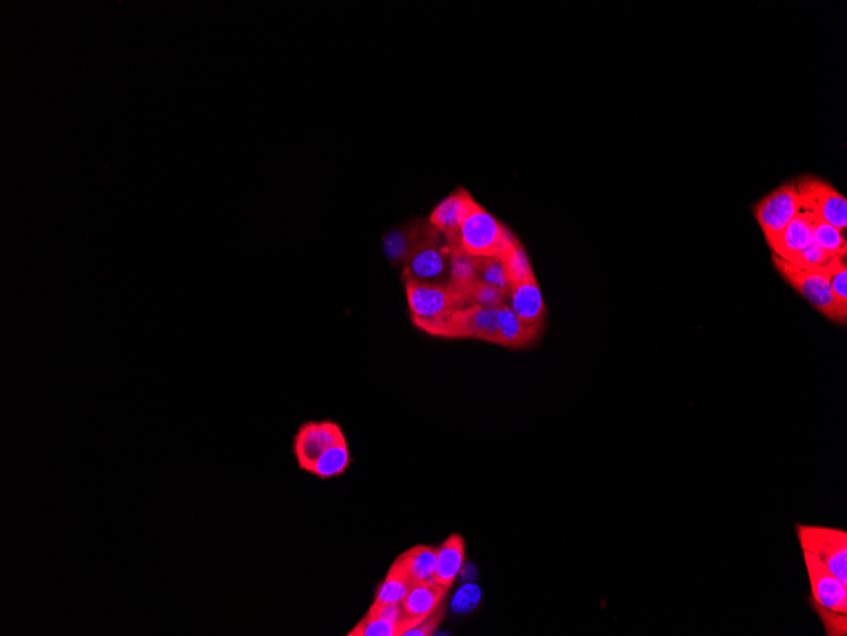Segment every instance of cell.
Here are the masks:
<instances>
[{
    "instance_id": "8992f818",
    "label": "cell",
    "mask_w": 847,
    "mask_h": 636,
    "mask_svg": "<svg viewBox=\"0 0 847 636\" xmlns=\"http://www.w3.org/2000/svg\"><path fill=\"white\" fill-rule=\"evenodd\" d=\"M799 212H801V202H799L796 182L775 188L763 200L757 202L754 215L757 224L763 230L768 246L778 239Z\"/></svg>"
},
{
    "instance_id": "5b68a950",
    "label": "cell",
    "mask_w": 847,
    "mask_h": 636,
    "mask_svg": "<svg viewBox=\"0 0 847 636\" xmlns=\"http://www.w3.org/2000/svg\"><path fill=\"white\" fill-rule=\"evenodd\" d=\"M803 551L816 555L847 586V532L835 527L796 525Z\"/></svg>"
},
{
    "instance_id": "e0dca14e",
    "label": "cell",
    "mask_w": 847,
    "mask_h": 636,
    "mask_svg": "<svg viewBox=\"0 0 847 636\" xmlns=\"http://www.w3.org/2000/svg\"><path fill=\"white\" fill-rule=\"evenodd\" d=\"M541 328L529 327L517 314L504 304L498 314V345L522 348L531 345L541 333Z\"/></svg>"
},
{
    "instance_id": "3957f363",
    "label": "cell",
    "mask_w": 847,
    "mask_h": 636,
    "mask_svg": "<svg viewBox=\"0 0 847 636\" xmlns=\"http://www.w3.org/2000/svg\"><path fill=\"white\" fill-rule=\"evenodd\" d=\"M773 265L776 271L783 276L794 290L801 294L804 299L811 303L831 322L845 325L847 310L841 308L832 294L830 282H828L823 270H803L790 263L783 261L773 254Z\"/></svg>"
},
{
    "instance_id": "4316f807",
    "label": "cell",
    "mask_w": 847,
    "mask_h": 636,
    "mask_svg": "<svg viewBox=\"0 0 847 636\" xmlns=\"http://www.w3.org/2000/svg\"><path fill=\"white\" fill-rule=\"evenodd\" d=\"M506 298L508 295H505L503 291L481 282H475L466 294L468 306L477 305L482 308H500L505 304Z\"/></svg>"
},
{
    "instance_id": "ac0fdd59",
    "label": "cell",
    "mask_w": 847,
    "mask_h": 636,
    "mask_svg": "<svg viewBox=\"0 0 847 636\" xmlns=\"http://www.w3.org/2000/svg\"><path fill=\"white\" fill-rule=\"evenodd\" d=\"M396 562L402 565L414 584L432 581L437 564V549L428 545H416L402 553Z\"/></svg>"
},
{
    "instance_id": "f546056e",
    "label": "cell",
    "mask_w": 847,
    "mask_h": 636,
    "mask_svg": "<svg viewBox=\"0 0 847 636\" xmlns=\"http://www.w3.org/2000/svg\"><path fill=\"white\" fill-rule=\"evenodd\" d=\"M444 617H446V605L443 603V605L440 606L438 610H435L432 615L428 616L427 619L421 621V623L414 626L413 629L406 631L404 636L433 635L439 628V625L443 623Z\"/></svg>"
},
{
    "instance_id": "d6986e66",
    "label": "cell",
    "mask_w": 847,
    "mask_h": 636,
    "mask_svg": "<svg viewBox=\"0 0 847 636\" xmlns=\"http://www.w3.org/2000/svg\"><path fill=\"white\" fill-rule=\"evenodd\" d=\"M408 573L402 568L399 562L392 563L388 570L385 581L381 583L376 592L375 601L380 605H391V603H401L405 596L408 595L410 588L413 587Z\"/></svg>"
},
{
    "instance_id": "7a4b0ae2",
    "label": "cell",
    "mask_w": 847,
    "mask_h": 636,
    "mask_svg": "<svg viewBox=\"0 0 847 636\" xmlns=\"http://www.w3.org/2000/svg\"><path fill=\"white\" fill-rule=\"evenodd\" d=\"M451 251H461L472 258H503L515 239L505 226L477 205L463 221L456 234L444 237Z\"/></svg>"
},
{
    "instance_id": "6da1fadb",
    "label": "cell",
    "mask_w": 847,
    "mask_h": 636,
    "mask_svg": "<svg viewBox=\"0 0 847 636\" xmlns=\"http://www.w3.org/2000/svg\"><path fill=\"white\" fill-rule=\"evenodd\" d=\"M411 319L430 336L448 338L454 313L467 308L466 300L448 284L404 279Z\"/></svg>"
},
{
    "instance_id": "ba28073f",
    "label": "cell",
    "mask_w": 847,
    "mask_h": 636,
    "mask_svg": "<svg viewBox=\"0 0 847 636\" xmlns=\"http://www.w3.org/2000/svg\"><path fill=\"white\" fill-rule=\"evenodd\" d=\"M342 444H347V438L337 422H306L293 438V454L300 469L310 473L324 452Z\"/></svg>"
},
{
    "instance_id": "9c48e42d",
    "label": "cell",
    "mask_w": 847,
    "mask_h": 636,
    "mask_svg": "<svg viewBox=\"0 0 847 636\" xmlns=\"http://www.w3.org/2000/svg\"><path fill=\"white\" fill-rule=\"evenodd\" d=\"M812 601L817 607L828 611L847 614V586L818 559L816 555L803 551Z\"/></svg>"
},
{
    "instance_id": "4fadbf2b",
    "label": "cell",
    "mask_w": 847,
    "mask_h": 636,
    "mask_svg": "<svg viewBox=\"0 0 847 636\" xmlns=\"http://www.w3.org/2000/svg\"><path fill=\"white\" fill-rule=\"evenodd\" d=\"M476 206L477 202L472 199L470 193L460 188L435 207L429 223L444 237H449L460 230L463 221Z\"/></svg>"
},
{
    "instance_id": "484cf974",
    "label": "cell",
    "mask_w": 847,
    "mask_h": 636,
    "mask_svg": "<svg viewBox=\"0 0 847 636\" xmlns=\"http://www.w3.org/2000/svg\"><path fill=\"white\" fill-rule=\"evenodd\" d=\"M349 636H400L399 625L392 623L383 617L367 612V615L359 621Z\"/></svg>"
},
{
    "instance_id": "d4e9b609",
    "label": "cell",
    "mask_w": 847,
    "mask_h": 636,
    "mask_svg": "<svg viewBox=\"0 0 847 636\" xmlns=\"http://www.w3.org/2000/svg\"><path fill=\"white\" fill-rule=\"evenodd\" d=\"M837 303L847 310V266L845 257H834L823 268Z\"/></svg>"
},
{
    "instance_id": "7402d4cb",
    "label": "cell",
    "mask_w": 847,
    "mask_h": 636,
    "mask_svg": "<svg viewBox=\"0 0 847 636\" xmlns=\"http://www.w3.org/2000/svg\"><path fill=\"white\" fill-rule=\"evenodd\" d=\"M811 220L813 242L817 243L828 256L846 257L847 243L841 230L812 215Z\"/></svg>"
},
{
    "instance_id": "ffe728a7",
    "label": "cell",
    "mask_w": 847,
    "mask_h": 636,
    "mask_svg": "<svg viewBox=\"0 0 847 636\" xmlns=\"http://www.w3.org/2000/svg\"><path fill=\"white\" fill-rule=\"evenodd\" d=\"M350 463L352 458L348 444L334 446L317 459L310 474L324 480L338 478L348 470Z\"/></svg>"
},
{
    "instance_id": "f1b7e54d",
    "label": "cell",
    "mask_w": 847,
    "mask_h": 636,
    "mask_svg": "<svg viewBox=\"0 0 847 636\" xmlns=\"http://www.w3.org/2000/svg\"><path fill=\"white\" fill-rule=\"evenodd\" d=\"M481 600V590L476 584H466L458 590L453 600V610L457 614H468L476 609Z\"/></svg>"
},
{
    "instance_id": "277c9868",
    "label": "cell",
    "mask_w": 847,
    "mask_h": 636,
    "mask_svg": "<svg viewBox=\"0 0 847 636\" xmlns=\"http://www.w3.org/2000/svg\"><path fill=\"white\" fill-rule=\"evenodd\" d=\"M801 211L834 225L844 232L847 228V200L831 183L806 176L796 181Z\"/></svg>"
},
{
    "instance_id": "9a60e30c",
    "label": "cell",
    "mask_w": 847,
    "mask_h": 636,
    "mask_svg": "<svg viewBox=\"0 0 847 636\" xmlns=\"http://www.w3.org/2000/svg\"><path fill=\"white\" fill-rule=\"evenodd\" d=\"M813 242L812 220L808 212L801 211L790 221L784 232L771 244L774 256L789 262Z\"/></svg>"
},
{
    "instance_id": "7c38bea8",
    "label": "cell",
    "mask_w": 847,
    "mask_h": 636,
    "mask_svg": "<svg viewBox=\"0 0 847 636\" xmlns=\"http://www.w3.org/2000/svg\"><path fill=\"white\" fill-rule=\"evenodd\" d=\"M439 232L432 224L424 221H415L401 228L391 230L383 238L386 256L392 265L405 263L408 258L434 235Z\"/></svg>"
},
{
    "instance_id": "5bb4252c",
    "label": "cell",
    "mask_w": 847,
    "mask_h": 636,
    "mask_svg": "<svg viewBox=\"0 0 847 636\" xmlns=\"http://www.w3.org/2000/svg\"><path fill=\"white\" fill-rule=\"evenodd\" d=\"M509 308L529 327H543L546 305L536 279L513 286L509 292Z\"/></svg>"
},
{
    "instance_id": "2e32d148",
    "label": "cell",
    "mask_w": 847,
    "mask_h": 636,
    "mask_svg": "<svg viewBox=\"0 0 847 636\" xmlns=\"http://www.w3.org/2000/svg\"><path fill=\"white\" fill-rule=\"evenodd\" d=\"M465 558V539L460 534H452L437 548V564L432 581L451 588L460 576Z\"/></svg>"
},
{
    "instance_id": "52a82bcc",
    "label": "cell",
    "mask_w": 847,
    "mask_h": 636,
    "mask_svg": "<svg viewBox=\"0 0 847 636\" xmlns=\"http://www.w3.org/2000/svg\"><path fill=\"white\" fill-rule=\"evenodd\" d=\"M451 254L446 238L438 233L411 254L402 277L428 284H447L444 280H449Z\"/></svg>"
},
{
    "instance_id": "8fae6325",
    "label": "cell",
    "mask_w": 847,
    "mask_h": 636,
    "mask_svg": "<svg viewBox=\"0 0 847 636\" xmlns=\"http://www.w3.org/2000/svg\"><path fill=\"white\" fill-rule=\"evenodd\" d=\"M451 588L440 586L433 581L413 584L408 595L401 602L404 610V634L413 629L428 616L432 615L444 603V598Z\"/></svg>"
},
{
    "instance_id": "cb8c5ba5",
    "label": "cell",
    "mask_w": 847,
    "mask_h": 636,
    "mask_svg": "<svg viewBox=\"0 0 847 636\" xmlns=\"http://www.w3.org/2000/svg\"><path fill=\"white\" fill-rule=\"evenodd\" d=\"M477 282L496 287L509 296L510 285L506 275L503 259L476 258Z\"/></svg>"
},
{
    "instance_id": "44dd1931",
    "label": "cell",
    "mask_w": 847,
    "mask_h": 636,
    "mask_svg": "<svg viewBox=\"0 0 847 636\" xmlns=\"http://www.w3.org/2000/svg\"><path fill=\"white\" fill-rule=\"evenodd\" d=\"M475 282H477L476 258L467 256L461 251H452L448 285L466 300L467 291Z\"/></svg>"
},
{
    "instance_id": "83f0119b",
    "label": "cell",
    "mask_w": 847,
    "mask_h": 636,
    "mask_svg": "<svg viewBox=\"0 0 847 636\" xmlns=\"http://www.w3.org/2000/svg\"><path fill=\"white\" fill-rule=\"evenodd\" d=\"M834 257L828 256L817 243L812 242L807 248H804L796 257L790 259V265L803 268V270H823L831 259Z\"/></svg>"
},
{
    "instance_id": "603a6c76",
    "label": "cell",
    "mask_w": 847,
    "mask_h": 636,
    "mask_svg": "<svg viewBox=\"0 0 847 636\" xmlns=\"http://www.w3.org/2000/svg\"><path fill=\"white\" fill-rule=\"evenodd\" d=\"M501 259H503L506 275H508L510 289L513 286L523 284V282L536 279L527 254H525L518 240H515L513 247Z\"/></svg>"
},
{
    "instance_id": "30bf717a",
    "label": "cell",
    "mask_w": 847,
    "mask_h": 636,
    "mask_svg": "<svg viewBox=\"0 0 847 636\" xmlns=\"http://www.w3.org/2000/svg\"><path fill=\"white\" fill-rule=\"evenodd\" d=\"M500 308L471 305L454 313L448 338H472L498 345V314Z\"/></svg>"
}]
</instances>
